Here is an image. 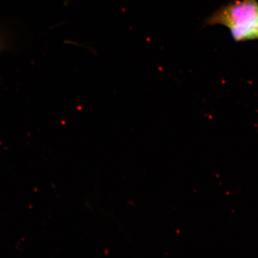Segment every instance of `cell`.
<instances>
[{
    "instance_id": "6da1fadb",
    "label": "cell",
    "mask_w": 258,
    "mask_h": 258,
    "mask_svg": "<svg viewBox=\"0 0 258 258\" xmlns=\"http://www.w3.org/2000/svg\"><path fill=\"white\" fill-rule=\"evenodd\" d=\"M207 25H222L230 30L236 41L258 38V3L237 0L222 7L206 20Z\"/></svg>"
},
{
    "instance_id": "7a4b0ae2",
    "label": "cell",
    "mask_w": 258,
    "mask_h": 258,
    "mask_svg": "<svg viewBox=\"0 0 258 258\" xmlns=\"http://www.w3.org/2000/svg\"><path fill=\"white\" fill-rule=\"evenodd\" d=\"M10 46L8 37L6 35L0 30V52L7 50Z\"/></svg>"
}]
</instances>
